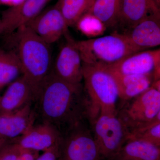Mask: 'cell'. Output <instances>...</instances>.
Masks as SVG:
<instances>
[{
	"mask_svg": "<svg viewBox=\"0 0 160 160\" xmlns=\"http://www.w3.org/2000/svg\"><path fill=\"white\" fill-rule=\"evenodd\" d=\"M37 117L65 135L88 121V103L82 83L72 84L51 71L39 87L34 103Z\"/></svg>",
	"mask_w": 160,
	"mask_h": 160,
	"instance_id": "cell-1",
	"label": "cell"
},
{
	"mask_svg": "<svg viewBox=\"0 0 160 160\" xmlns=\"http://www.w3.org/2000/svg\"><path fill=\"white\" fill-rule=\"evenodd\" d=\"M14 32L17 42L15 52L21 64L22 75L39 89L51 71L50 45L27 26H21Z\"/></svg>",
	"mask_w": 160,
	"mask_h": 160,
	"instance_id": "cell-2",
	"label": "cell"
},
{
	"mask_svg": "<svg viewBox=\"0 0 160 160\" xmlns=\"http://www.w3.org/2000/svg\"><path fill=\"white\" fill-rule=\"evenodd\" d=\"M84 92L88 103L87 120L91 124L100 114L117 113L118 93L111 72L105 67L82 63Z\"/></svg>",
	"mask_w": 160,
	"mask_h": 160,
	"instance_id": "cell-3",
	"label": "cell"
},
{
	"mask_svg": "<svg viewBox=\"0 0 160 160\" xmlns=\"http://www.w3.org/2000/svg\"><path fill=\"white\" fill-rule=\"evenodd\" d=\"M82 62L86 65L107 67L137 52L124 36L114 32L108 35L76 41Z\"/></svg>",
	"mask_w": 160,
	"mask_h": 160,
	"instance_id": "cell-4",
	"label": "cell"
},
{
	"mask_svg": "<svg viewBox=\"0 0 160 160\" xmlns=\"http://www.w3.org/2000/svg\"><path fill=\"white\" fill-rule=\"evenodd\" d=\"M117 114L127 132L160 118V89L152 85L141 94L122 103Z\"/></svg>",
	"mask_w": 160,
	"mask_h": 160,
	"instance_id": "cell-5",
	"label": "cell"
},
{
	"mask_svg": "<svg viewBox=\"0 0 160 160\" xmlns=\"http://www.w3.org/2000/svg\"><path fill=\"white\" fill-rule=\"evenodd\" d=\"M90 125L102 160H112L127 138V130L117 113L100 114Z\"/></svg>",
	"mask_w": 160,
	"mask_h": 160,
	"instance_id": "cell-6",
	"label": "cell"
},
{
	"mask_svg": "<svg viewBox=\"0 0 160 160\" xmlns=\"http://www.w3.org/2000/svg\"><path fill=\"white\" fill-rule=\"evenodd\" d=\"M86 122L62 136L58 160H102L91 126Z\"/></svg>",
	"mask_w": 160,
	"mask_h": 160,
	"instance_id": "cell-7",
	"label": "cell"
},
{
	"mask_svg": "<svg viewBox=\"0 0 160 160\" xmlns=\"http://www.w3.org/2000/svg\"><path fill=\"white\" fill-rule=\"evenodd\" d=\"M61 46L51 71L63 81L72 84L82 83V62L75 41L68 31L64 36Z\"/></svg>",
	"mask_w": 160,
	"mask_h": 160,
	"instance_id": "cell-8",
	"label": "cell"
},
{
	"mask_svg": "<svg viewBox=\"0 0 160 160\" xmlns=\"http://www.w3.org/2000/svg\"><path fill=\"white\" fill-rule=\"evenodd\" d=\"M105 68L123 75H152L153 81L160 80V49L133 52Z\"/></svg>",
	"mask_w": 160,
	"mask_h": 160,
	"instance_id": "cell-9",
	"label": "cell"
},
{
	"mask_svg": "<svg viewBox=\"0 0 160 160\" xmlns=\"http://www.w3.org/2000/svg\"><path fill=\"white\" fill-rule=\"evenodd\" d=\"M26 26L49 45L57 42L69 31L56 4L42 11Z\"/></svg>",
	"mask_w": 160,
	"mask_h": 160,
	"instance_id": "cell-10",
	"label": "cell"
},
{
	"mask_svg": "<svg viewBox=\"0 0 160 160\" xmlns=\"http://www.w3.org/2000/svg\"><path fill=\"white\" fill-rule=\"evenodd\" d=\"M49 0H22L2 13L3 34L15 32L40 14Z\"/></svg>",
	"mask_w": 160,
	"mask_h": 160,
	"instance_id": "cell-11",
	"label": "cell"
},
{
	"mask_svg": "<svg viewBox=\"0 0 160 160\" xmlns=\"http://www.w3.org/2000/svg\"><path fill=\"white\" fill-rule=\"evenodd\" d=\"M38 89L21 75L10 83L0 98V114L12 113L34 103Z\"/></svg>",
	"mask_w": 160,
	"mask_h": 160,
	"instance_id": "cell-12",
	"label": "cell"
},
{
	"mask_svg": "<svg viewBox=\"0 0 160 160\" xmlns=\"http://www.w3.org/2000/svg\"><path fill=\"white\" fill-rule=\"evenodd\" d=\"M121 34L136 52L159 46L160 14L147 18Z\"/></svg>",
	"mask_w": 160,
	"mask_h": 160,
	"instance_id": "cell-13",
	"label": "cell"
},
{
	"mask_svg": "<svg viewBox=\"0 0 160 160\" xmlns=\"http://www.w3.org/2000/svg\"><path fill=\"white\" fill-rule=\"evenodd\" d=\"M158 14L160 7L152 0H122L115 32L124 33L143 20Z\"/></svg>",
	"mask_w": 160,
	"mask_h": 160,
	"instance_id": "cell-14",
	"label": "cell"
},
{
	"mask_svg": "<svg viewBox=\"0 0 160 160\" xmlns=\"http://www.w3.org/2000/svg\"><path fill=\"white\" fill-rule=\"evenodd\" d=\"M33 104L12 113L0 114V138L15 140L34 126L37 115Z\"/></svg>",
	"mask_w": 160,
	"mask_h": 160,
	"instance_id": "cell-15",
	"label": "cell"
},
{
	"mask_svg": "<svg viewBox=\"0 0 160 160\" xmlns=\"http://www.w3.org/2000/svg\"><path fill=\"white\" fill-rule=\"evenodd\" d=\"M62 136L52 126L42 122L34 125L13 142L24 150L45 151L59 142Z\"/></svg>",
	"mask_w": 160,
	"mask_h": 160,
	"instance_id": "cell-16",
	"label": "cell"
},
{
	"mask_svg": "<svg viewBox=\"0 0 160 160\" xmlns=\"http://www.w3.org/2000/svg\"><path fill=\"white\" fill-rule=\"evenodd\" d=\"M108 70L116 83L119 99L122 104L148 89L153 81L152 75H123Z\"/></svg>",
	"mask_w": 160,
	"mask_h": 160,
	"instance_id": "cell-17",
	"label": "cell"
},
{
	"mask_svg": "<svg viewBox=\"0 0 160 160\" xmlns=\"http://www.w3.org/2000/svg\"><path fill=\"white\" fill-rule=\"evenodd\" d=\"M112 160H160V146L143 140H127Z\"/></svg>",
	"mask_w": 160,
	"mask_h": 160,
	"instance_id": "cell-18",
	"label": "cell"
},
{
	"mask_svg": "<svg viewBox=\"0 0 160 160\" xmlns=\"http://www.w3.org/2000/svg\"><path fill=\"white\" fill-rule=\"evenodd\" d=\"M122 0H95L89 13L97 18L106 28H114Z\"/></svg>",
	"mask_w": 160,
	"mask_h": 160,
	"instance_id": "cell-19",
	"label": "cell"
},
{
	"mask_svg": "<svg viewBox=\"0 0 160 160\" xmlns=\"http://www.w3.org/2000/svg\"><path fill=\"white\" fill-rule=\"evenodd\" d=\"M22 75L19 60L15 52L0 49V89Z\"/></svg>",
	"mask_w": 160,
	"mask_h": 160,
	"instance_id": "cell-20",
	"label": "cell"
},
{
	"mask_svg": "<svg viewBox=\"0 0 160 160\" xmlns=\"http://www.w3.org/2000/svg\"><path fill=\"white\" fill-rule=\"evenodd\" d=\"M95 0H58L56 4L69 27L89 12Z\"/></svg>",
	"mask_w": 160,
	"mask_h": 160,
	"instance_id": "cell-21",
	"label": "cell"
},
{
	"mask_svg": "<svg viewBox=\"0 0 160 160\" xmlns=\"http://www.w3.org/2000/svg\"><path fill=\"white\" fill-rule=\"evenodd\" d=\"M138 139L160 146V118L127 132L126 140Z\"/></svg>",
	"mask_w": 160,
	"mask_h": 160,
	"instance_id": "cell-22",
	"label": "cell"
},
{
	"mask_svg": "<svg viewBox=\"0 0 160 160\" xmlns=\"http://www.w3.org/2000/svg\"><path fill=\"white\" fill-rule=\"evenodd\" d=\"M75 26L83 34L92 38L103 35L107 29L99 19L89 12L83 16Z\"/></svg>",
	"mask_w": 160,
	"mask_h": 160,
	"instance_id": "cell-23",
	"label": "cell"
},
{
	"mask_svg": "<svg viewBox=\"0 0 160 160\" xmlns=\"http://www.w3.org/2000/svg\"><path fill=\"white\" fill-rule=\"evenodd\" d=\"M22 150L16 143L9 142L0 149V160H16Z\"/></svg>",
	"mask_w": 160,
	"mask_h": 160,
	"instance_id": "cell-24",
	"label": "cell"
},
{
	"mask_svg": "<svg viewBox=\"0 0 160 160\" xmlns=\"http://www.w3.org/2000/svg\"><path fill=\"white\" fill-rule=\"evenodd\" d=\"M61 141L62 139L54 146L43 152L42 154L39 155L35 160H58L59 156Z\"/></svg>",
	"mask_w": 160,
	"mask_h": 160,
	"instance_id": "cell-25",
	"label": "cell"
},
{
	"mask_svg": "<svg viewBox=\"0 0 160 160\" xmlns=\"http://www.w3.org/2000/svg\"><path fill=\"white\" fill-rule=\"evenodd\" d=\"M39 155L38 152L22 149L16 160H35Z\"/></svg>",
	"mask_w": 160,
	"mask_h": 160,
	"instance_id": "cell-26",
	"label": "cell"
},
{
	"mask_svg": "<svg viewBox=\"0 0 160 160\" xmlns=\"http://www.w3.org/2000/svg\"><path fill=\"white\" fill-rule=\"evenodd\" d=\"M9 141L8 140L0 138V149L2 148L3 146H5L7 143H9Z\"/></svg>",
	"mask_w": 160,
	"mask_h": 160,
	"instance_id": "cell-27",
	"label": "cell"
},
{
	"mask_svg": "<svg viewBox=\"0 0 160 160\" xmlns=\"http://www.w3.org/2000/svg\"><path fill=\"white\" fill-rule=\"evenodd\" d=\"M3 35V27L2 21L0 19V36Z\"/></svg>",
	"mask_w": 160,
	"mask_h": 160,
	"instance_id": "cell-28",
	"label": "cell"
},
{
	"mask_svg": "<svg viewBox=\"0 0 160 160\" xmlns=\"http://www.w3.org/2000/svg\"><path fill=\"white\" fill-rule=\"evenodd\" d=\"M158 7H160V0H152Z\"/></svg>",
	"mask_w": 160,
	"mask_h": 160,
	"instance_id": "cell-29",
	"label": "cell"
}]
</instances>
